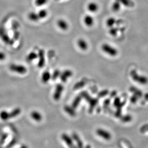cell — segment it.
<instances>
[{
  "instance_id": "obj_1",
  "label": "cell",
  "mask_w": 148,
  "mask_h": 148,
  "mask_svg": "<svg viewBox=\"0 0 148 148\" xmlns=\"http://www.w3.org/2000/svg\"><path fill=\"white\" fill-rule=\"evenodd\" d=\"M80 95L86 101L88 102L89 104V112L90 113H92L98 103V98L92 97L86 91L82 92Z\"/></svg>"
},
{
  "instance_id": "obj_2",
  "label": "cell",
  "mask_w": 148,
  "mask_h": 148,
  "mask_svg": "<svg viewBox=\"0 0 148 148\" xmlns=\"http://www.w3.org/2000/svg\"><path fill=\"white\" fill-rule=\"evenodd\" d=\"M130 76L134 81L142 85L148 84V78L143 75H139L135 70H133L130 72Z\"/></svg>"
},
{
  "instance_id": "obj_3",
  "label": "cell",
  "mask_w": 148,
  "mask_h": 148,
  "mask_svg": "<svg viewBox=\"0 0 148 148\" xmlns=\"http://www.w3.org/2000/svg\"><path fill=\"white\" fill-rule=\"evenodd\" d=\"M101 49L105 53L110 56L114 57L118 55V51L116 47L108 43H105L101 46Z\"/></svg>"
},
{
  "instance_id": "obj_4",
  "label": "cell",
  "mask_w": 148,
  "mask_h": 148,
  "mask_svg": "<svg viewBox=\"0 0 148 148\" xmlns=\"http://www.w3.org/2000/svg\"><path fill=\"white\" fill-rule=\"evenodd\" d=\"M10 70L19 74H24L28 72V69L24 66L21 64H12L9 66Z\"/></svg>"
},
{
  "instance_id": "obj_5",
  "label": "cell",
  "mask_w": 148,
  "mask_h": 148,
  "mask_svg": "<svg viewBox=\"0 0 148 148\" xmlns=\"http://www.w3.org/2000/svg\"><path fill=\"white\" fill-rule=\"evenodd\" d=\"M37 59H38L37 66L39 68H43L45 64V53L43 49H41L38 50L37 52Z\"/></svg>"
},
{
  "instance_id": "obj_6",
  "label": "cell",
  "mask_w": 148,
  "mask_h": 148,
  "mask_svg": "<svg viewBox=\"0 0 148 148\" xmlns=\"http://www.w3.org/2000/svg\"><path fill=\"white\" fill-rule=\"evenodd\" d=\"M63 90H64V86L62 84H59L56 86L55 91L53 94V98L55 101L60 100L62 95Z\"/></svg>"
},
{
  "instance_id": "obj_7",
  "label": "cell",
  "mask_w": 148,
  "mask_h": 148,
  "mask_svg": "<svg viewBox=\"0 0 148 148\" xmlns=\"http://www.w3.org/2000/svg\"><path fill=\"white\" fill-rule=\"evenodd\" d=\"M61 139L70 148H77L73 143V139L68 135L63 133L61 135Z\"/></svg>"
},
{
  "instance_id": "obj_8",
  "label": "cell",
  "mask_w": 148,
  "mask_h": 148,
  "mask_svg": "<svg viewBox=\"0 0 148 148\" xmlns=\"http://www.w3.org/2000/svg\"><path fill=\"white\" fill-rule=\"evenodd\" d=\"M96 133L98 136L101 137L103 139L105 140H110L111 139L112 136L111 133L109 132L102 129V128H98L96 130Z\"/></svg>"
},
{
  "instance_id": "obj_9",
  "label": "cell",
  "mask_w": 148,
  "mask_h": 148,
  "mask_svg": "<svg viewBox=\"0 0 148 148\" xmlns=\"http://www.w3.org/2000/svg\"><path fill=\"white\" fill-rule=\"evenodd\" d=\"M72 74L73 73L72 70H66L61 73L60 76L61 80L63 83H66L68 79L72 76Z\"/></svg>"
},
{
  "instance_id": "obj_10",
  "label": "cell",
  "mask_w": 148,
  "mask_h": 148,
  "mask_svg": "<svg viewBox=\"0 0 148 148\" xmlns=\"http://www.w3.org/2000/svg\"><path fill=\"white\" fill-rule=\"evenodd\" d=\"M77 44L79 48L82 51H86L88 49V43L84 38H79L77 40Z\"/></svg>"
},
{
  "instance_id": "obj_11",
  "label": "cell",
  "mask_w": 148,
  "mask_h": 148,
  "mask_svg": "<svg viewBox=\"0 0 148 148\" xmlns=\"http://www.w3.org/2000/svg\"><path fill=\"white\" fill-rule=\"evenodd\" d=\"M58 28L61 30L66 31L69 29V25L67 22L63 19H60L57 22Z\"/></svg>"
},
{
  "instance_id": "obj_12",
  "label": "cell",
  "mask_w": 148,
  "mask_h": 148,
  "mask_svg": "<svg viewBox=\"0 0 148 148\" xmlns=\"http://www.w3.org/2000/svg\"><path fill=\"white\" fill-rule=\"evenodd\" d=\"M84 24L88 27H91L93 26L95 23L93 17L91 15H86L84 18Z\"/></svg>"
},
{
  "instance_id": "obj_13",
  "label": "cell",
  "mask_w": 148,
  "mask_h": 148,
  "mask_svg": "<svg viewBox=\"0 0 148 148\" xmlns=\"http://www.w3.org/2000/svg\"><path fill=\"white\" fill-rule=\"evenodd\" d=\"M87 9L90 12H96L99 9V5L95 2H90L87 5Z\"/></svg>"
},
{
  "instance_id": "obj_14",
  "label": "cell",
  "mask_w": 148,
  "mask_h": 148,
  "mask_svg": "<svg viewBox=\"0 0 148 148\" xmlns=\"http://www.w3.org/2000/svg\"><path fill=\"white\" fill-rule=\"evenodd\" d=\"M72 138L73 140L76 142L77 148H84V144H83V141L81 140L79 136L76 133H73L72 134Z\"/></svg>"
},
{
  "instance_id": "obj_15",
  "label": "cell",
  "mask_w": 148,
  "mask_h": 148,
  "mask_svg": "<svg viewBox=\"0 0 148 148\" xmlns=\"http://www.w3.org/2000/svg\"><path fill=\"white\" fill-rule=\"evenodd\" d=\"M31 117L32 119L37 122H40L43 119L42 115L39 112L33 111L31 113Z\"/></svg>"
},
{
  "instance_id": "obj_16",
  "label": "cell",
  "mask_w": 148,
  "mask_h": 148,
  "mask_svg": "<svg viewBox=\"0 0 148 148\" xmlns=\"http://www.w3.org/2000/svg\"><path fill=\"white\" fill-rule=\"evenodd\" d=\"M51 79V74L49 72L46 70L43 72L42 74L41 81L44 84H47L48 83L49 80Z\"/></svg>"
},
{
  "instance_id": "obj_17",
  "label": "cell",
  "mask_w": 148,
  "mask_h": 148,
  "mask_svg": "<svg viewBox=\"0 0 148 148\" xmlns=\"http://www.w3.org/2000/svg\"><path fill=\"white\" fill-rule=\"evenodd\" d=\"M64 110L70 116H75L76 114V112L75 111V109L73 108L72 106H69V105L64 106Z\"/></svg>"
},
{
  "instance_id": "obj_18",
  "label": "cell",
  "mask_w": 148,
  "mask_h": 148,
  "mask_svg": "<svg viewBox=\"0 0 148 148\" xmlns=\"http://www.w3.org/2000/svg\"><path fill=\"white\" fill-rule=\"evenodd\" d=\"M0 37L2 39L3 42L5 43L6 44L12 45L14 43L13 41L11 39L9 35H8L7 33H6V32L3 34Z\"/></svg>"
},
{
  "instance_id": "obj_19",
  "label": "cell",
  "mask_w": 148,
  "mask_h": 148,
  "mask_svg": "<svg viewBox=\"0 0 148 148\" xmlns=\"http://www.w3.org/2000/svg\"><path fill=\"white\" fill-rule=\"evenodd\" d=\"M21 109L19 107H16V108H15L14 109H12L11 112H9L10 119L18 116L21 113Z\"/></svg>"
},
{
  "instance_id": "obj_20",
  "label": "cell",
  "mask_w": 148,
  "mask_h": 148,
  "mask_svg": "<svg viewBox=\"0 0 148 148\" xmlns=\"http://www.w3.org/2000/svg\"><path fill=\"white\" fill-rule=\"evenodd\" d=\"M37 59V53L35 51H31L26 57V61L28 62H32Z\"/></svg>"
},
{
  "instance_id": "obj_21",
  "label": "cell",
  "mask_w": 148,
  "mask_h": 148,
  "mask_svg": "<svg viewBox=\"0 0 148 148\" xmlns=\"http://www.w3.org/2000/svg\"><path fill=\"white\" fill-rule=\"evenodd\" d=\"M120 3L121 5L127 7H133L134 6V2L132 0H117Z\"/></svg>"
},
{
  "instance_id": "obj_22",
  "label": "cell",
  "mask_w": 148,
  "mask_h": 148,
  "mask_svg": "<svg viewBox=\"0 0 148 148\" xmlns=\"http://www.w3.org/2000/svg\"><path fill=\"white\" fill-rule=\"evenodd\" d=\"M28 18L29 20H30L31 21L34 22H37L40 19L38 17L37 13L34 12H29L28 14Z\"/></svg>"
},
{
  "instance_id": "obj_23",
  "label": "cell",
  "mask_w": 148,
  "mask_h": 148,
  "mask_svg": "<svg viewBox=\"0 0 148 148\" xmlns=\"http://www.w3.org/2000/svg\"><path fill=\"white\" fill-rule=\"evenodd\" d=\"M130 91L133 93V94L136 95L139 98L142 97L143 96V93L142 91L134 86H131L129 89Z\"/></svg>"
},
{
  "instance_id": "obj_24",
  "label": "cell",
  "mask_w": 148,
  "mask_h": 148,
  "mask_svg": "<svg viewBox=\"0 0 148 148\" xmlns=\"http://www.w3.org/2000/svg\"><path fill=\"white\" fill-rule=\"evenodd\" d=\"M82 99V97L81 95H79L78 96H77L74 98V99L73 100V102L72 103V107L74 109H77L80 104Z\"/></svg>"
},
{
  "instance_id": "obj_25",
  "label": "cell",
  "mask_w": 148,
  "mask_h": 148,
  "mask_svg": "<svg viewBox=\"0 0 148 148\" xmlns=\"http://www.w3.org/2000/svg\"><path fill=\"white\" fill-rule=\"evenodd\" d=\"M121 5V4L120 2L117 0H115L112 5V9L114 12H118L120 9Z\"/></svg>"
},
{
  "instance_id": "obj_26",
  "label": "cell",
  "mask_w": 148,
  "mask_h": 148,
  "mask_svg": "<svg viewBox=\"0 0 148 148\" xmlns=\"http://www.w3.org/2000/svg\"><path fill=\"white\" fill-rule=\"evenodd\" d=\"M0 118L2 120L6 121L10 119L9 113L6 110H3L0 112Z\"/></svg>"
},
{
  "instance_id": "obj_27",
  "label": "cell",
  "mask_w": 148,
  "mask_h": 148,
  "mask_svg": "<svg viewBox=\"0 0 148 148\" xmlns=\"http://www.w3.org/2000/svg\"><path fill=\"white\" fill-rule=\"evenodd\" d=\"M37 14L38 15V17L40 19H43L47 17L48 15V12L47 11V10L42 9L40 10L37 12Z\"/></svg>"
},
{
  "instance_id": "obj_28",
  "label": "cell",
  "mask_w": 148,
  "mask_h": 148,
  "mask_svg": "<svg viewBox=\"0 0 148 148\" xmlns=\"http://www.w3.org/2000/svg\"><path fill=\"white\" fill-rule=\"evenodd\" d=\"M116 22L117 21L114 19V18L110 17L107 20L106 24H107V26L110 28L114 26V24H116Z\"/></svg>"
},
{
  "instance_id": "obj_29",
  "label": "cell",
  "mask_w": 148,
  "mask_h": 148,
  "mask_svg": "<svg viewBox=\"0 0 148 148\" xmlns=\"http://www.w3.org/2000/svg\"><path fill=\"white\" fill-rule=\"evenodd\" d=\"M120 119L122 122H124V123H128V122H130V121L132 120V118L131 115L126 114V115H125L123 116H121Z\"/></svg>"
},
{
  "instance_id": "obj_30",
  "label": "cell",
  "mask_w": 148,
  "mask_h": 148,
  "mask_svg": "<svg viewBox=\"0 0 148 148\" xmlns=\"http://www.w3.org/2000/svg\"><path fill=\"white\" fill-rule=\"evenodd\" d=\"M85 85H86V83L84 81H80V82L74 84V86H73V89L74 90H78L79 89L82 88L84 86H85Z\"/></svg>"
},
{
  "instance_id": "obj_31",
  "label": "cell",
  "mask_w": 148,
  "mask_h": 148,
  "mask_svg": "<svg viewBox=\"0 0 148 148\" xmlns=\"http://www.w3.org/2000/svg\"><path fill=\"white\" fill-rule=\"evenodd\" d=\"M61 73V72L59 70H54L52 74H51V79L53 81H55L57 78H58L60 76Z\"/></svg>"
},
{
  "instance_id": "obj_32",
  "label": "cell",
  "mask_w": 148,
  "mask_h": 148,
  "mask_svg": "<svg viewBox=\"0 0 148 148\" xmlns=\"http://www.w3.org/2000/svg\"><path fill=\"white\" fill-rule=\"evenodd\" d=\"M48 2V0H35V4L38 7L43 6L46 5Z\"/></svg>"
},
{
  "instance_id": "obj_33",
  "label": "cell",
  "mask_w": 148,
  "mask_h": 148,
  "mask_svg": "<svg viewBox=\"0 0 148 148\" xmlns=\"http://www.w3.org/2000/svg\"><path fill=\"white\" fill-rule=\"evenodd\" d=\"M109 90H103V91H101L99 93H98V97H104L105 96H107V95H109Z\"/></svg>"
},
{
  "instance_id": "obj_34",
  "label": "cell",
  "mask_w": 148,
  "mask_h": 148,
  "mask_svg": "<svg viewBox=\"0 0 148 148\" xmlns=\"http://www.w3.org/2000/svg\"><path fill=\"white\" fill-rule=\"evenodd\" d=\"M118 29L116 28H114V26L110 28L109 33L112 36H116L118 34Z\"/></svg>"
},
{
  "instance_id": "obj_35",
  "label": "cell",
  "mask_w": 148,
  "mask_h": 148,
  "mask_svg": "<svg viewBox=\"0 0 148 148\" xmlns=\"http://www.w3.org/2000/svg\"><path fill=\"white\" fill-rule=\"evenodd\" d=\"M121 102L120 98L119 97H116L114 99V101L113 103V105H114V107H118V105H119V104H120Z\"/></svg>"
},
{
  "instance_id": "obj_36",
  "label": "cell",
  "mask_w": 148,
  "mask_h": 148,
  "mask_svg": "<svg viewBox=\"0 0 148 148\" xmlns=\"http://www.w3.org/2000/svg\"><path fill=\"white\" fill-rule=\"evenodd\" d=\"M148 124H146L142 126V127L140 128V132L142 133H145L147 131H148Z\"/></svg>"
},
{
  "instance_id": "obj_37",
  "label": "cell",
  "mask_w": 148,
  "mask_h": 148,
  "mask_svg": "<svg viewBox=\"0 0 148 148\" xmlns=\"http://www.w3.org/2000/svg\"><path fill=\"white\" fill-rule=\"evenodd\" d=\"M110 102H111V100H110L109 98H107V99H105L104 102V104H103V107L104 109H107L108 107H109V105H110Z\"/></svg>"
},
{
  "instance_id": "obj_38",
  "label": "cell",
  "mask_w": 148,
  "mask_h": 148,
  "mask_svg": "<svg viewBox=\"0 0 148 148\" xmlns=\"http://www.w3.org/2000/svg\"><path fill=\"white\" fill-rule=\"evenodd\" d=\"M139 98L136 95H135L133 94V95L130 97V102H131L132 104H135V103L137 102V100L139 99Z\"/></svg>"
},
{
  "instance_id": "obj_39",
  "label": "cell",
  "mask_w": 148,
  "mask_h": 148,
  "mask_svg": "<svg viewBox=\"0 0 148 148\" xmlns=\"http://www.w3.org/2000/svg\"><path fill=\"white\" fill-rule=\"evenodd\" d=\"M121 113H122L121 109H117L114 115H115V116H116V118H120L121 116Z\"/></svg>"
},
{
  "instance_id": "obj_40",
  "label": "cell",
  "mask_w": 148,
  "mask_h": 148,
  "mask_svg": "<svg viewBox=\"0 0 148 148\" xmlns=\"http://www.w3.org/2000/svg\"><path fill=\"white\" fill-rule=\"evenodd\" d=\"M6 58V55L3 52L0 51V61H3Z\"/></svg>"
},
{
  "instance_id": "obj_41",
  "label": "cell",
  "mask_w": 148,
  "mask_h": 148,
  "mask_svg": "<svg viewBox=\"0 0 148 148\" xmlns=\"http://www.w3.org/2000/svg\"><path fill=\"white\" fill-rule=\"evenodd\" d=\"M116 94H117V92L116 91H113L110 93V97L111 98L114 97H116Z\"/></svg>"
},
{
  "instance_id": "obj_42",
  "label": "cell",
  "mask_w": 148,
  "mask_h": 148,
  "mask_svg": "<svg viewBox=\"0 0 148 148\" xmlns=\"http://www.w3.org/2000/svg\"><path fill=\"white\" fill-rule=\"evenodd\" d=\"M8 135L6 134H3L2 136V138H1V141H2V142H3V141H5V139H6V138L7 137Z\"/></svg>"
},
{
  "instance_id": "obj_43",
  "label": "cell",
  "mask_w": 148,
  "mask_h": 148,
  "mask_svg": "<svg viewBox=\"0 0 148 148\" xmlns=\"http://www.w3.org/2000/svg\"><path fill=\"white\" fill-rule=\"evenodd\" d=\"M144 99L146 101H148V93H146L144 95Z\"/></svg>"
},
{
  "instance_id": "obj_44",
  "label": "cell",
  "mask_w": 148,
  "mask_h": 148,
  "mask_svg": "<svg viewBox=\"0 0 148 148\" xmlns=\"http://www.w3.org/2000/svg\"><path fill=\"white\" fill-rule=\"evenodd\" d=\"M20 148H28L27 146L26 145H23Z\"/></svg>"
},
{
  "instance_id": "obj_45",
  "label": "cell",
  "mask_w": 148,
  "mask_h": 148,
  "mask_svg": "<svg viewBox=\"0 0 148 148\" xmlns=\"http://www.w3.org/2000/svg\"><path fill=\"white\" fill-rule=\"evenodd\" d=\"M85 148H91V147L90 145H87L86 146Z\"/></svg>"
},
{
  "instance_id": "obj_46",
  "label": "cell",
  "mask_w": 148,
  "mask_h": 148,
  "mask_svg": "<svg viewBox=\"0 0 148 148\" xmlns=\"http://www.w3.org/2000/svg\"></svg>"
}]
</instances>
